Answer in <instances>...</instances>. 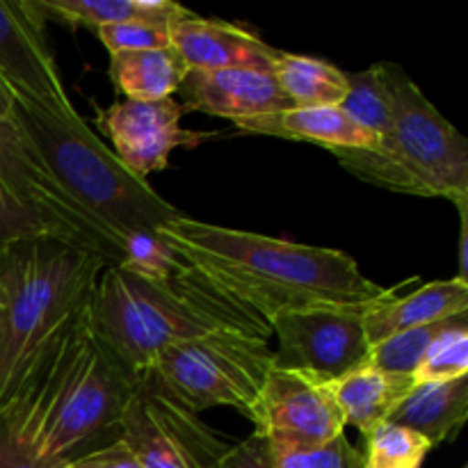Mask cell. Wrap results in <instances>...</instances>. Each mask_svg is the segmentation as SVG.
Segmentation results:
<instances>
[{"label":"cell","mask_w":468,"mask_h":468,"mask_svg":"<svg viewBox=\"0 0 468 468\" xmlns=\"http://www.w3.org/2000/svg\"><path fill=\"white\" fill-rule=\"evenodd\" d=\"M158 233L206 288L268 324L292 311L370 306L396 295L393 288L370 282L346 251L218 227L187 215L158 227Z\"/></svg>","instance_id":"cell-1"},{"label":"cell","mask_w":468,"mask_h":468,"mask_svg":"<svg viewBox=\"0 0 468 468\" xmlns=\"http://www.w3.org/2000/svg\"><path fill=\"white\" fill-rule=\"evenodd\" d=\"M140 379L101 341L87 304L0 420L44 460L71 462L103 434H119Z\"/></svg>","instance_id":"cell-2"},{"label":"cell","mask_w":468,"mask_h":468,"mask_svg":"<svg viewBox=\"0 0 468 468\" xmlns=\"http://www.w3.org/2000/svg\"><path fill=\"white\" fill-rule=\"evenodd\" d=\"M108 261L55 236L0 247V416L87 309Z\"/></svg>","instance_id":"cell-3"},{"label":"cell","mask_w":468,"mask_h":468,"mask_svg":"<svg viewBox=\"0 0 468 468\" xmlns=\"http://www.w3.org/2000/svg\"><path fill=\"white\" fill-rule=\"evenodd\" d=\"M91 327L101 341L137 375L154 370L167 347L218 329L272 334L265 320L206 288L195 274L174 283H151L105 265L90 302Z\"/></svg>","instance_id":"cell-4"},{"label":"cell","mask_w":468,"mask_h":468,"mask_svg":"<svg viewBox=\"0 0 468 468\" xmlns=\"http://www.w3.org/2000/svg\"><path fill=\"white\" fill-rule=\"evenodd\" d=\"M12 122L62 190L119 240L128 231L158 229L183 215L144 178L128 172L80 114L59 117L14 96Z\"/></svg>","instance_id":"cell-5"},{"label":"cell","mask_w":468,"mask_h":468,"mask_svg":"<svg viewBox=\"0 0 468 468\" xmlns=\"http://www.w3.org/2000/svg\"><path fill=\"white\" fill-rule=\"evenodd\" d=\"M270 334L218 329L167 347L151 375L167 396L195 414L231 407L250 419L274 366Z\"/></svg>","instance_id":"cell-6"},{"label":"cell","mask_w":468,"mask_h":468,"mask_svg":"<svg viewBox=\"0 0 468 468\" xmlns=\"http://www.w3.org/2000/svg\"><path fill=\"white\" fill-rule=\"evenodd\" d=\"M379 69L391 99V131L379 149L410 174L419 197H443L466 208V137L430 103L400 64L379 62Z\"/></svg>","instance_id":"cell-7"},{"label":"cell","mask_w":468,"mask_h":468,"mask_svg":"<svg viewBox=\"0 0 468 468\" xmlns=\"http://www.w3.org/2000/svg\"><path fill=\"white\" fill-rule=\"evenodd\" d=\"M119 439L142 468H213L231 448L199 414L167 396L151 373L123 411Z\"/></svg>","instance_id":"cell-8"},{"label":"cell","mask_w":468,"mask_h":468,"mask_svg":"<svg viewBox=\"0 0 468 468\" xmlns=\"http://www.w3.org/2000/svg\"><path fill=\"white\" fill-rule=\"evenodd\" d=\"M0 186L21 208L39 218L64 240L96 251L108 265L119 263V238L62 190L12 117H0Z\"/></svg>","instance_id":"cell-9"},{"label":"cell","mask_w":468,"mask_h":468,"mask_svg":"<svg viewBox=\"0 0 468 468\" xmlns=\"http://www.w3.org/2000/svg\"><path fill=\"white\" fill-rule=\"evenodd\" d=\"M368 306H323L283 314L270 323L279 338L274 366L336 382L368 361L364 311Z\"/></svg>","instance_id":"cell-10"},{"label":"cell","mask_w":468,"mask_h":468,"mask_svg":"<svg viewBox=\"0 0 468 468\" xmlns=\"http://www.w3.org/2000/svg\"><path fill=\"white\" fill-rule=\"evenodd\" d=\"M250 420L277 448H318L346 434V419L327 382L272 366Z\"/></svg>","instance_id":"cell-11"},{"label":"cell","mask_w":468,"mask_h":468,"mask_svg":"<svg viewBox=\"0 0 468 468\" xmlns=\"http://www.w3.org/2000/svg\"><path fill=\"white\" fill-rule=\"evenodd\" d=\"M187 110L174 96L160 101L123 99L96 112V126L112 142L114 155L128 172L144 178L163 172L174 149H197L215 133H197L181 126Z\"/></svg>","instance_id":"cell-12"},{"label":"cell","mask_w":468,"mask_h":468,"mask_svg":"<svg viewBox=\"0 0 468 468\" xmlns=\"http://www.w3.org/2000/svg\"><path fill=\"white\" fill-rule=\"evenodd\" d=\"M44 27L27 0H0V80L12 96H23L59 117H78Z\"/></svg>","instance_id":"cell-13"},{"label":"cell","mask_w":468,"mask_h":468,"mask_svg":"<svg viewBox=\"0 0 468 468\" xmlns=\"http://www.w3.org/2000/svg\"><path fill=\"white\" fill-rule=\"evenodd\" d=\"M178 94L183 108L229 122H247L291 108L272 71L261 69H219L187 71Z\"/></svg>","instance_id":"cell-14"},{"label":"cell","mask_w":468,"mask_h":468,"mask_svg":"<svg viewBox=\"0 0 468 468\" xmlns=\"http://www.w3.org/2000/svg\"><path fill=\"white\" fill-rule=\"evenodd\" d=\"M172 46L187 71L261 69L272 71L279 50L254 30L218 18L190 14L172 27Z\"/></svg>","instance_id":"cell-15"},{"label":"cell","mask_w":468,"mask_h":468,"mask_svg":"<svg viewBox=\"0 0 468 468\" xmlns=\"http://www.w3.org/2000/svg\"><path fill=\"white\" fill-rule=\"evenodd\" d=\"M462 314H468V282L455 277L425 283L405 297L391 295L375 302L364 311V332L373 347L407 329L443 323Z\"/></svg>","instance_id":"cell-16"},{"label":"cell","mask_w":468,"mask_h":468,"mask_svg":"<svg viewBox=\"0 0 468 468\" xmlns=\"http://www.w3.org/2000/svg\"><path fill=\"white\" fill-rule=\"evenodd\" d=\"M250 135L283 137V140L311 142L327 151L336 149H378L379 140L352 122L338 105L320 108H288L282 112L263 114L233 123Z\"/></svg>","instance_id":"cell-17"},{"label":"cell","mask_w":468,"mask_h":468,"mask_svg":"<svg viewBox=\"0 0 468 468\" xmlns=\"http://www.w3.org/2000/svg\"><path fill=\"white\" fill-rule=\"evenodd\" d=\"M414 387L411 375L387 373L368 361L329 384L346 425L356 428L364 437L387 423Z\"/></svg>","instance_id":"cell-18"},{"label":"cell","mask_w":468,"mask_h":468,"mask_svg":"<svg viewBox=\"0 0 468 468\" xmlns=\"http://www.w3.org/2000/svg\"><path fill=\"white\" fill-rule=\"evenodd\" d=\"M466 416L468 378H462L452 382L416 384L387 423L414 430L437 448L460 434Z\"/></svg>","instance_id":"cell-19"},{"label":"cell","mask_w":468,"mask_h":468,"mask_svg":"<svg viewBox=\"0 0 468 468\" xmlns=\"http://www.w3.org/2000/svg\"><path fill=\"white\" fill-rule=\"evenodd\" d=\"M37 18L62 23L69 27L112 26L123 21H163L176 23L190 16V9L172 0H27Z\"/></svg>","instance_id":"cell-20"},{"label":"cell","mask_w":468,"mask_h":468,"mask_svg":"<svg viewBox=\"0 0 468 468\" xmlns=\"http://www.w3.org/2000/svg\"><path fill=\"white\" fill-rule=\"evenodd\" d=\"M187 69L174 46L110 55V78L131 101H160L178 91Z\"/></svg>","instance_id":"cell-21"},{"label":"cell","mask_w":468,"mask_h":468,"mask_svg":"<svg viewBox=\"0 0 468 468\" xmlns=\"http://www.w3.org/2000/svg\"><path fill=\"white\" fill-rule=\"evenodd\" d=\"M272 73L291 108L341 105L347 94V71H341L327 59L279 50Z\"/></svg>","instance_id":"cell-22"},{"label":"cell","mask_w":468,"mask_h":468,"mask_svg":"<svg viewBox=\"0 0 468 468\" xmlns=\"http://www.w3.org/2000/svg\"><path fill=\"white\" fill-rule=\"evenodd\" d=\"M119 270L151 283H174L187 272V265L172 250L158 229H135L119 240Z\"/></svg>","instance_id":"cell-23"},{"label":"cell","mask_w":468,"mask_h":468,"mask_svg":"<svg viewBox=\"0 0 468 468\" xmlns=\"http://www.w3.org/2000/svg\"><path fill=\"white\" fill-rule=\"evenodd\" d=\"M338 108L382 144L391 131V99L379 64L366 71H347V94Z\"/></svg>","instance_id":"cell-24"},{"label":"cell","mask_w":468,"mask_h":468,"mask_svg":"<svg viewBox=\"0 0 468 468\" xmlns=\"http://www.w3.org/2000/svg\"><path fill=\"white\" fill-rule=\"evenodd\" d=\"M364 439V468H420L425 457L434 451L432 441L393 423L379 425Z\"/></svg>","instance_id":"cell-25"},{"label":"cell","mask_w":468,"mask_h":468,"mask_svg":"<svg viewBox=\"0 0 468 468\" xmlns=\"http://www.w3.org/2000/svg\"><path fill=\"white\" fill-rule=\"evenodd\" d=\"M411 378L414 384L452 382V379L468 378V314L455 318L446 332L434 338Z\"/></svg>","instance_id":"cell-26"},{"label":"cell","mask_w":468,"mask_h":468,"mask_svg":"<svg viewBox=\"0 0 468 468\" xmlns=\"http://www.w3.org/2000/svg\"><path fill=\"white\" fill-rule=\"evenodd\" d=\"M455 318H460V315H455ZM455 318L425 324V327L407 329V332H400L396 336L387 338V341L378 343V346L370 347L368 364L393 375H414L428 347L434 343V338L446 332L455 323Z\"/></svg>","instance_id":"cell-27"},{"label":"cell","mask_w":468,"mask_h":468,"mask_svg":"<svg viewBox=\"0 0 468 468\" xmlns=\"http://www.w3.org/2000/svg\"><path fill=\"white\" fill-rule=\"evenodd\" d=\"M270 448L274 468H364V455L346 434L318 448Z\"/></svg>","instance_id":"cell-28"},{"label":"cell","mask_w":468,"mask_h":468,"mask_svg":"<svg viewBox=\"0 0 468 468\" xmlns=\"http://www.w3.org/2000/svg\"><path fill=\"white\" fill-rule=\"evenodd\" d=\"M178 23V21H176ZM174 23L163 21H123L96 27L94 35L110 55L131 53V50H154L172 46Z\"/></svg>","instance_id":"cell-29"},{"label":"cell","mask_w":468,"mask_h":468,"mask_svg":"<svg viewBox=\"0 0 468 468\" xmlns=\"http://www.w3.org/2000/svg\"><path fill=\"white\" fill-rule=\"evenodd\" d=\"M32 236L62 238L59 233H55L53 229L46 227L39 218H35V215L27 213L26 208H21V206L5 192V187L0 186V247Z\"/></svg>","instance_id":"cell-30"},{"label":"cell","mask_w":468,"mask_h":468,"mask_svg":"<svg viewBox=\"0 0 468 468\" xmlns=\"http://www.w3.org/2000/svg\"><path fill=\"white\" fill-rule=\"evenodd\" d=\"M213 468H274L272 448L268 439L251 434L242 441L231 443V448Z\"/></svg>","instance_id":"cell-31"},{"label":"cell","mask_w":468,"mask_h":468,"mask_svg":"<svg viewBox=\"0 0 468 468\" xmlns=\"http://www.w3.org/2000/svg\"><path fill=\"white\" fill-rule=\"evenodd\" d=\"M0 468H69V462L44 460L18 443L7 425L0 420Z\"/></svg>","instance_id":"cell-32"},{"label":"cell","mask_w":468,"mask_h":468,"mask_svg":"<svg viewBox=\"0 0 468 468\" xmlns=\"http://www.w3.org/2000/svg\"><path fill=\"white\" fill-rule=\"evenodd\" d=\"M69 468H142V464L122 439H114L105 446L94 448V451L71 460Z\"/></svg>","instance_id":"cell-33"},{"label":"cell","mask_w":468,"mask_h":468,"mask_svg":"<svg viewBox=\"0 0 468 468\" xmlns=\"http://www.w3.org/2000/svg\"><path fill=\"white\" fill-rule=\"evenodd\" d=\"M12 105H14V96L12 91L5 87V82L0 80V117H12Z\"/></svg>","instance_id":"cell-34"},{"label":"cell","mask_w":468,"mask_h":468,"mask_svg":"<svg viewBox=\"0 0 468 468\" xmlns=\"http://www.w3.org/2000/svg\"><path fill=\"white\" fill-rule=\"evenodd\" d=\"M0 327H3V291H0Z\"/></svg>","instance_id":"cell-35"}]
</instances>
